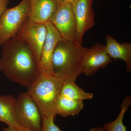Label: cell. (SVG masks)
I'll list each match as a JSON object with an SVG mask.
<instances>
[{"label": "cell", "instance_id": "obj_21", "mask_svg": "<svg viewBox=\"0 0 131 131\" xmlns=\"http://www.w3.org/2000/svg\"><path fill=\"white\" fill-rule=\"evenodd\" d=\"M76 0H65L64 2H66L72 4V3H73Z\"/></svg>", "mask_w": 131, "mask_h": 131}, {"label": "cell", "instance_id": "obj_13", "mask_svg": "<svg viewBox=\"0 0 131 131\" xmlns=\"http://www.w3.org/2000/svg\"><path fill=\"white\" fill-rule=\"evenodd\" d=\"M15 99L13 95H0V122L8 126H21L15 117Z\"/></svg>", "mask_w": 131, "mask_h": 131}, {"label": "cell", "instance_id": "obj_22", "mask_svg": "<svg viewBox=\"0 0 131 131\" xmlns=\"http://www.w3.org/2000/svg\"><path fill=\"white\" fill-rule=\"evenodd\" d=\"M57 1L59 4V5H60V4H62V3L64 2L65 0H57Z\"/></svg>", "mask_w": 131, "mask_h": 131}, {"label": "cell", "instance_id": "obj_3", "mask_svg": "<svg viewBox=\"0 0 131 131\" xmlns=\"http://www.w3.org/2000/svg\"><path fill=\"white\" fill-rule=\"evenodd\" d=\"M64 80L54 74L40 75L27 93L34 101L42 117L55 119L56 106Z\"/></svg>", "mask_w": 131, "mask_h": 131}, {"label": "cell", "instance_id": "obj_2", "mask_svg": "<svg viewBox=\"0 0 131 131\" xmlns=\"http://www.w3.org/2000/svg\"><path fill=\"white\" fill-rule=\"evenodd\" d=\"M87 48L75 42L62 40L57 44L53 54V73L64 81H75L83 73V60Z\"/></svg>", "mask_w": 131, "mask_h": 131}, {"label": "cell", "instance_id": "obj_9", "mask_svg": "<svg viewBox=\"0 0 131 131\" xmlns=\"http://www.w3.org/2000/svg\"><path fill=\"white\" fill-rule=\"evenodd\" d=\"M47 33L38 64L39 75L54 74L52 66L53 54L57 44L64 40L50 21L46 24Z\"/></svg>", "mask_w": 131, "mask_h": 131}, {"label": "cell", "instance_id": "obj_24", "mask_svg": "<svg viewBox=\"0 0 131 131\" xmlns=\"http://www.w3.org/2000/svg\"></svg>", "mask_w": 131, "mask_h": 131}, {"label": "cell", "instance_id": "obj_12", "mask_svg": "<svg viewBox=\"0 0 131 131\" xmlns=\"http://www.w3.org/2000/svg\"><path fill=\"white\" fill-rule=\"evenodd\" d=\"M105 46L107 54L111 59L117 61L121 59L125 62L127 71L131 70V44L125 42L120 43L110 35L106 37Z\"/></svg>", "mask_w": 131, "mask_h": 131}, {"label": "cell", "instance_id": "obj_16", "mask_svg": "<svg viewBox=\"0 0 131 131\" xmlns=\"http://www.w3.org/2000/svg\"><path fill=\"white\" fill-rule=\"evenodd\" d=\"M131 103V96H126L124 100L122 105L121 109L118 115L112 122L105 123L103 127L106 131H126L127 127L124 125L123 118L125 113L128 110Z\"/></svg>", "mask_w": 131, "mask_h": 131}, {"label": "cell", "instance_id": "obj_20", "mask_svg": "<svg viewBox=\"0 0 131 131\" xmlns=\"http://www.w3.org/2000/svg\"><path fill=\"white\" fill-rule=\"evenodd\" d=\"M90 131H106L104 127H96L95 128H91L90 130Z\"/></svg>", "mask_w": 131, "mask_h": 131}, {"label": "cell", "instance_id": "obj_19", "mask_svg": "<svg viewBox=\"0 0 131 131\" xmlns=\"http://www.w3.org/2000/svg\"><path fill=\"white\" fill-rule=\"evenodd\" d=\"M9 0H0V18L5 10L7 9Z\"/></svg>", "mask_w": 131, "mask_h": 131}, {"label": "cell", "instance_id": "obj_8", "mask_svg": "<svg viewBox=\"0 0 131 131\" xmlns=\"http://www.w3.org/2000/svg\"><path fill=\"white\" fill-rule=\"evenodd\" d=\"M94 0H76L72 4L77 23L76 43L82 45L84 33L93 26L95 15L92 9Z\"/></svg>", "mask_w": 131, "mask_h": 131}, {"label": "cell", "instance_id": "obj_6", "mask_svg": "<svg viewBox=\"0 0 131 131\" xmlns=\"http://www.w3.org/2000/svg\"><path fill=\"white\" fill-rule=\"evenodd\" d=\"M47 33L46 24L34 22L27 16L16 35L28 44L38 64Z\"/></svg>", "mask_w": 131, "mask_h": 131}, {"label": "cell", "instance_id": "obj_18", "mask_svg": "<svg viewBox=\"0 0 131 131\" xmlns=\"http://www.w3.org/2000/svg\"><path fill=\"white\" fill-rule=\"evenodd\" d=\"M2 129L3 131H32L21 126H8L6 128H3Z\"/></svg>", "mask_w": 131, "mask_h": 131}, {"label": "cell", "instance_id": "obj_11", "mask_svg": "<svg viewBox=\"0 0 131 131\" xmlns=\"http://www.w3.org/2000/svg\"><path fill=\"white\" fill-rule=\"evenodd\" d=\"M59 5L57 0H30L28 18L36 23L46 24Z\"/></svg>", "mask_w": 131, "mask_h": 131}, {"label": "cell", "instance_id": "obj_14", "mask_svg": "<svg viewBox=\"0 0 131 131\" xmlns=\"http://www.w3.org/2000/svg\"><path fill=\"white\" fill-rule=\"evenodd\" d=\"M84 108L83 101L70 99L59 95L57 102V114L63 117L77 115Z\"/></svg>", "mask_w": 131, "mask_h": 131}, {"label": "cell", "instance_id": "obj_10", "mask_svg": "<svg viewBox=\"0 0 131 131\" xmlns=\"http://www.w3.org/2000/svg\"><path fill=\"white\" fill-rule=\"evenodd\" d=\"M112 62L106 52L105 45L96 43L89 49L87 48L84 54L83 73L87 76L93 75Z\"/></svg>", "mask_w": 131, "mask_h": 131}, {"label": "cell", "instance_id": "obj_1", "mask_svg": "<svg viewBox=\"0 0 131 131\" xmlns=\"http://www.w3.org/2000/svg\"><path fill=\"white\" fill-rule=\"evenodd\" d=\"M3 46L1 71L11 81L28 88L39 76L37 62L31 49L16 35Z\"/></svg>", "mask_w": 131, "mask_h": 131}, {"label": "cell", "instance_id": "obj_4", "mask_svg": "<svg viewBox=\"0 0 131 131\" xmlns=\"http://www.w3.org/2000/svg\"><path fill=\"white\" fill-rule=\"evenodd\" d=\"M30 0H22L16 6L7 9L0 18V45L16 35L28 16Z\"/></svg>", "mask_w": 131, "mask_h": 131}, {"label": "cell", "instance_id": "obj_5", "mask_svg": "<svg viewBox=\"0 0 131 131\" xmlns=\"http://www.w3.org/2000/svg\"><path fill=\"white\" fill-rule=\"evenodd\" d=\"M15 117L21 126L32 131H41L42 116L36 103L27 92L15 99Z\"/></svg>", "mask_w": 131, "mask_h": 131}, {"label": "cell", "instance_id": "obj_23", "mask_svg": "<svg viewBox=\"0 0 131 131\" xmlns=\"http://www.w3.org/2000/svg\"><path fill=\"white\" fill-rule=\"evenodd\" d=\"M1 72V70H0V72Z\"/></svg>", "mask_w": 131, "mask_h": 131}, {"label": "cell", "instance_id": "obj_15", "mask_svg": "<svg viewBox=\"0 0 131 131\" xmlns=\"http://www.w3.org/2000/svg\"><path fill=\"white\" fill-rule=\"evenodd\" d=\"M60 95L70 99L83 101L91 100L93 93H86L76 84L75 82L64 81Z\"/></svg>", "mask_w": 131, "mask_h": 131}, {"label": "cell", "instance_id": "obj_7", "mask_svg": "<svg viewBox=\"0 0 131 131\" xmlns=\"http://www.w3.org/2000/svg\"><path fill=\"white\" fill-rule=\"evenodd\" d=\"M49 21L64 40L76 42L77 23L72 4L64 2L59 5Z\"/></svg>", "mask_w": 131, "mask_h": 131}, {"label": "cell", "instance_id": "obj_17", "mask_svg": "<svg viewBox=\"0 0 131 131\" xmlns=\"http://www.w3.org/2000/svg\"><path fill=\"white\" fill-rule=\"evenodd\" d=\"M54 119L53 118L42 117L41 131H63L55 124Z\"/></svg>", "mask_w": 131, "mask_h": 131}]
</instances>
